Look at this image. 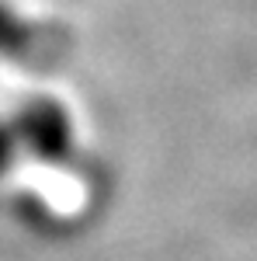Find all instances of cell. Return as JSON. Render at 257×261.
Segmentation results:
<instances>
[{
	"label": "cell",
	"instance_id": "3957f363",
	"mask_svg": "<svg viewBox=\"0 0 257 261\" xmlns=\"http://www.w3.org/2000/svg\"><path fill=\"white\" fill-rule=\"evenodd\" d=\"M24 153L21 150V140H18V129H14V122L11 115L7 119H0V178L18 164V157Z\"/></svg>",
	"mask_w": 257,
	"mask_h": 261
},
{
	"label": "cell",
	"instance_id": "6da1fadb",
	"mask_svg": "<svg viewBox=\"0 0 257 261\" xmlns=\"http://www.w3.org/2000/svg\"><path fill=\"white\" fill-rule=\"evenodd\" d=\"M11 122L18 129L21 150L42 164H66L73 157V150H77L70 112L49 94L24 98L18 105V112L11 115Z\"/></svg>",
	"mask_w": 257,
	"mask_h": 261
},
{
	"label": "cell",
	"instance_id": "7a4b0ae2",
	"mask_svg": "<svg viewBox=\"0 0 257 261\" xmlns=\"http://www.w3.org/2000/svg\"><path fill=\"white\" fill-rule=\"evenodd\" d=\"M63 53V35L56 28L35 24L0 0V60L49 63Z\"/></svg>",
	"mask_w": 257,
	"mask_h": 261
}]
</instances>
